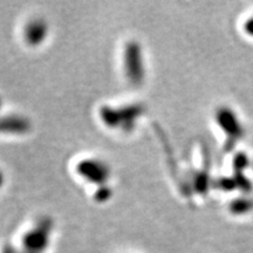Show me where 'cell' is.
Here are the masks:
<instances>
[{
  "label": "cell",
  "instance_id": "1",
  "mask_svg": "<svg viewBox=\"0 0 253 253\" xmlns=\"http://www.w3.org/2000/svg\"><path fill=\"white\" fill-rule=\"evenodd\" d=\"M123 69L126 80L132 86H141L145 79V63L143 50L136 40L126 43L123 52Z\"/></svg>",
  "mask_w": 253,
  "mask_h": 253
},
{
  "label": "cell",
  "instance_id": "2",
  "mask_svg": "<svg viewBox=\"0 0 253 253\" xmlns=\"http://www.w3.org/2000/svg\"><path fill=\"white\" fill-rule=\"evenodd\" d=\"M53 221L50 218H42L33 229L25 233L23 246L25 253H43L48 248Z\"/></svg>",
  "mask_w": 253,
  "mask_h": 253
},
{
  "label": "cell",
  "instance_id": "3",
  "mask_svg": "<svg viewBox=\"0 0 253 253\" xmlns=\"http://www.w3.org/2000/svg\"><path fill=\"white\" fill-rule=\"evenodd\" d=\"M75 170L82 179L96 186L107 185L109 181L110 168L99 158H84L77 164Z\"/></svg>",
  "mask_w": 253,
  "mask_h": 253
},
{
  "label": "cell",
  "instance_id": "4",
  "mask_svg": "<svg viewBox=\"0 0 253 253\" xmlns=\"http://www.w3.org/2000/svg\"><path fill=\"white\" fill-rule=\"evenodd\" d=\"M216 122L224 134L231 140H238L243 136L244 129L238 116L229 107H220L216 112Z\"/></svg>",
  "mask_w": 253,
  "mask_h": 253
},
{
  "label": "cell",
  "instance_id": "5",
  "mask_svg": "<svg viewBox=\"0 0 253 253\" xmlns=\"http://www.w3.org/2000/svg\"><path fill=\"white\" fill-rule=\"evenodd\" d=\"M49 33V26L42 18L32 19L25 25L24 40L31 47H37L45 42Z\"/></svg>",
  "mask_w": 253,
  "mask_h": 253
},
{
  "label": "cell",
  "instance_id": "6",
  "mask_svg": "<svg viewBox=\"0 0 253 253\" xmlns=\"http://www.w3.org/2000/svg\"><path fill=\"white\" fill-rule=\"evenodd\" d=\"M31 121L23 115H5L0 118V134L24 135L31 130Z\"/></svg>",
  "mask_w": 253,
  "mask_h": 253
},
{
  "label": "cell",
  "instance_id": "7",
  "mask_svg": "<svg viewBox=\"0 0 253 253\" xmlns=\"http://www.w3.org/2000/svg\"><path fill=\"white\" fill-rule=\"evenodd\" d=\"M120 114H121L122 126L121 128L126 131H131L135 128L136 121L143 115L144 107L140 103H131L121 107Z\"/></svg>",
  "mask_w": 253,
  "mask_h": 253
},
{
  "label": "cell",
  "instance_id": "8",
  "mask_svg": "<svg viewBox=\"0 0 253 253\" xmlns=\"http://www.w3.org/2000/svg\"><path fill=\"white\" fill-rule=\"evenodd\" d=\"M99 115L103 125L108 126V128H112V129L121 128L122 120H121V114H120L119 108L109 106V104H104V106L100 107Z\"/></svg>",
  "mask_w": 253,
  "mask_h": 253
},
{
  "label": "cell",
  "instance_id": "9",
  "mask_svg": "<svg viewBox=\"0 0 253 253\" xmlns=\"http://www.w3.org/2000/svg\"><path fill=\"white\" fill-rule=\"evenodd\" d=\"M112 195L113 191L107 185L99 186V189L95 192V199H96L97 202H100V203H103V202L108 201V199L112 197Z\"/></svg>",
  "mask_w": 253,
  "mask_h": 253
},
{
  "label": "cell",
  "instance_id": "10",
  "mask_svg": "<svg viewBox=\"0 0 253 253\" xmlns=\"http://www.w3.org/2000/svg\"><path fill=\"white\" fill-rule=\"evenodd\" d=\"M243 30H244L246 36L253 38V17H250L248 20L243 25Z\"/></svg>",
  "mask_w": 253,
  "mask_h": 253
},
{
  "label": "cell",
  "instance_id": "11",
  "mask_svg": "<svg viewBox=\"0 0 253 253\" xmlns=\"http://www.w3.org/2000/svg\"><path fill=\"white\" fill-rule=\"evenodd\" d=\"M2 253H17V251H15V250L12 248L11 245H7V246H5L4 250H2Z\"/></svg>",
  "mask_w": 253,
  "mask_h": 253
},
{
  "label": "cell",
  "instance_id": "12",
  "mask_svg": "<svg viewBox=\"0 0 253 253\" xmlns=\"http://www.w3.org/2000/svg\"><path fill=\"white\" fill-rule=\"evenodd\" d=\"M4 181H5V177H4V173H2L1 170H0V188H1L2 184H4Z\"/></svg>",
  "mask_w": 253,
  "mask_h": 253
},
{
  "label": "cell",
  "instance_id": "13",
  "mask_svg": "<svg viewBox=\"0 0 253 253\" xmlns=\"http://www.w3.org/2000/svg\"><path fill=\"white\" fill-rule=\"evenodd\" d=\"M0 108H1V100H0Z\"/></svg>",
  "mask_w": 253,
  "mask_h": 253
}]
</instances>
